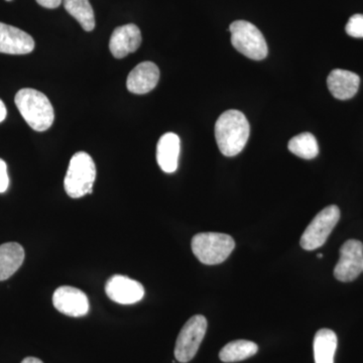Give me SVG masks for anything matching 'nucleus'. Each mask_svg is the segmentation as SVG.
I'll return each mask as SVG.
<instances>
[{
	"instance_id": "obj_1",
	"label": "nucleus",
	"mask_w": 363,
	"mask_h": 363,
	"mask_svg": "<svg viewBox=\"0 0 363 363\" xmlns=\"http://www.w3.org/2000/svg\"><path fill=\"white\" fill-rule=\"evenodd\" d=\"M250 126L247 117L238 111L223 112L215 124L217 145L224 156H238L250 138Z\"/></svg>"
},
{
	"instance_id": "obj_2",
	"label": "nucleus",
	"mask_w": 363,
	"mask_h": 363,
	"mask_svg": "<svg viewBox=\"0 0 363 363\" xmlns=\"http://www.w3.org/2000/svg\"><path fill=\"white\" fill-rule=\"evenodd\" d=\"M14 102L21 116L33 130H48L54 123V108L44 93L25 88L16 93Z\"/></svg>"
},
{
	"instance_id": "obj_3",
	"label": "nucleus",
	"mask_w": 363,
	"mask_h": 363,
	"mask_svg": "<svg viewBox=\"0 0 363 363\" xmlns=\"http://www.w3.org/2000/svg\"><path fill=\"white\" fill-rule=\"evenodd\" d=\"M96 174V166L90 155L85 152H76L71 157L64 180V187L69 197L78 199L91 194Z\"/></svg>"
},
{
	"instance_id": "obj_4",
	"label": "nucleus",
	"mask_w": 363,
	"mask_h": 363,
	"mask_svg": "<svg viewBox=\"0 0 363 363\" xmlns=\"http://www.w3.org/2000/svg\"><path fill=\"white\" fill-rule=\"evenodd\" d=\"M192 252L207 266L222 264L235 248V241L225 233H203L192 238Z\"/></svg>"
},
{
	"instance_id": "obj_5",
	"label": "nucleus",
	"mask_w": 363,
	"mask_h": 363,
	"mask_svg": "<svg viewBox=\"0 0 363 363\" xmlns=\"http://www.w3.org/2000/svg\"><path fill=\"white\" fill-rule=\"evenodd\" d=\"M231 44L247 58L260 61L267 58V40L262 32L252 23L245 21H233L229 26Z\"/></svg>"
},
{
	"instance_id": "obj_6",
	"label": "nucleus",
	"mask_w": 363,
	"mask_h": 363,
	"mask_svg": "<svg viewBox=\"0 0 363 363\" xmlns=\"http://www.w3.org/2000/svg\"><path fill=\"white\" fill-rule=\"evenodd\" d=\"M339 219L340 209L336 205L324 208L306 228L301 238V247L305 250H315L323 247Z\"/></svg>"
},
{
	"instance_id": "obj_7",
	"label": "nucleus",
	"mask_w": 363,
	"mask_h": 363,
	"mask_svg": "<svg viewBox=\"0 0 363 363\" xmlns=\"http://www.w3.org/2000/svg\"><path fill=\"white\" fill-rule=\"evenodd\" d=\"M207 330V320L195 315L186 322L177 338L175 357L179 362L187 363L197 354Z\"/></svg>"
},
{
	"instance_id": "obj_8",
	"label": "nucleus",
	"mask_w": 363,
	"mask_h": 363,
	"mask_svg": "<svg viewBox=\"0 0 363 363\" xmlns=\"http://www.w3.org/2000/svg\"><path fill=\"white\" fill-rule=\"evenodd\" d=\"M363 272V245L359 240L346 241L340 248L334 277L343 283L354 281Z\"/></svg>"
},
{
	"instance_id": "obj_9",
	"label": "nucleus",
	"mask_w": 363,
	"mask_h": 363,
	"mask_svg": "<svg viewBox=\"0 0 363 363\" xmlns=\"http://www.w3.org/2000/svg\"><path fill=\"white\" fill-rule=\"evenodd\" d=\"M52 304L60 313L70 317L85 316L90 310L87 295L70 286H60L55 291Z\"/></svg>"
},
{
	"instance_id": "obj_10",
	"label": "nucleus",
	"mask_w": 363,
	"mask_h": 363,
	"mask_svg": "<svg viewBox=\"0 0 363 363\" xmlns=\"http://www.w3.org/2000/svg\"><path fill=\"white\" fill-rule=\"evenodd\" d=\"M107 297L117 304L131 305L145 297V288L140 281L128 277L116 274L105 285Z\"/></svg>"
},
{
	"instance_id": "obj_11",
	"label": "nucleus",
	"mask_w": 363,
	"mask_h": 363,
	"mask_svg": "<svg viewBox=\"0 0 363 363\" xmlns=\"http://www.w3.org/2000/svg\"><path fill=\"white\" fill-rule=\"evenodd\" d=\"M142 44V33L133 23L118 26L112 33L109 50L116 59H123L138 51Z\"/></svg>"
},
{
	"instance_id": "obj_12",
	"label": "nucleus",
	"mask_w": 363,
	"mask_h": 363,
	"mask_svg": "<svg viewBox=\"0 0 363 363\" xmlns=\"http://www.w3.org/2000/svg\"><path fill=\"white\" fill-rule=\"evenodd\" d=\"M35 49V40L28 33L16 26L0 23V52L9 55L30 54Z\"/></svg>"
},
{
	"instance_id": "obj_13",
	"label": "nucleus",
	"mask_w": 363,
	"mask_h": 363,
	"mask_svg": "<svg viewBox=\"0 0 363 363\" xmlns=\"http://www.w3.org/2000/svg\"><path fill=\"white\" fill-rule=\"evenodd\" d=\"M160 70L152 62H143L130 72L126 87L133 94H147L159 83Z\"/></svg>"
},
{
	"instance_id": "obj_14",
	"label": "nucleus",
	"mask_w": 363,
	"mask_h": 363,
	"mask_svg": "<svg viewBox=\"0 0 363 363\" xmlns=\"http://www.w3.org/2000/svg\"><path fill=\"white\" fill-rule=\"evenodd\" d=\"M359 84L360 78L357 74L341 69L332 71L327 78L329 91L339 100H347L355 96Z\"/></svg>"
},
{
	"instance_id": "obj_15",
	"label": "nucleus",
	"mask_w": 363,
	"mask_h": 363,
	"mask_svg": "<svg viewBox=\"0 0 363 363\" xmlns=\"http://www.w3.org/2000/svg\"><path fill=\"white\" fill-rule=\"evenodd\" d=\"M180 156V138L174 133H164L157 145V162L164 173L177 171Z\"/></svg>"
},
{
	"instance_id": "obj_16",
	"label": "nucleus",
	"mask_w": 363,
	"mask_h": 363,
	"mask_svg": "<svg viewBox=\"0 0 363 363\" xmlns=\"http://www.w3.org/2000/svg\"><path fill=\"white\" fill-rule=\"evenodd\" d=\"M26 253L18 242H6L0 245V281H6L18 271L23 264Z\"/></svg>"
},
{
	"instance_id": "obj_17",
	"label": "nucleus",
	"mask_w": 363,
	"mask_h": 363,
	"mask_svg": "<svg viewBox=\"0 0 363 363\" xmlns=\"http://www.w3.org/2000/svg\"><path fill=\"white\" fill-rule=\"evenodd\" d=\"M315 363H334L337 350V336L330 329H320L314 337Z\"/></svg>"
},
{
	"instance_id": "obj_18",
	"label": "nucleus",
	"mask_w": 363,
	"mask_h": 363,
	"mask_svg": "<svg viewBox=\"0 0 363 363\" xmlns=\"http://www.w3.org/2000/svg\"><path fill=\"white\" fill-rule=\"evenodd\" d=\"M257 351L259 346L252 341H231L222 348L219 358L226 363L242 362L257 354Z\"/></svg>"
},
{
	"instance_id": "obj_19",
	"label": "nucleus",
	"mask_w": 363,
	"mask_h": 363,
	"mask_svg": "<svg viewBox=\"0 0 363 363\" xmlns=\"http://www.w3.org/2000/svg\"><path fill=\"white\" fill-rule=\"evenodd\" d=\"M64 7L86 32L94 30V11L89 0H64Z\"/></svg>"
},
{
	"instance_id": "obj_20",
	"label": "nucleus",
	"mask_w": 363,
	"mask_h": 363,
	"mask_svg": "<svg viewBox=\"0 0 363 363\" xmlns=\"http://www.w3.org/2000/svg\"><path fill=\"white\" fill-rule=\"evenodd\" d=\"M288 147L292 154L301 159L313 160L319 154V145L316 138L310 133L294 136L289 142Z\"/></svg>"
},
{
	"instance_id": "obj_21",
	"label": "nucleus",
	"mask_w": 363,
	"mask_h": 363,
	"mask_svg": "<svg viewBox=\"0 0 363 363\" xmlns=\"http://www.w3.org/2000/svg\"><path fill=\"white\" fill-rule=\"evenodd\" d=\"M348 35L357 39H363V14L351 16L345 28Z\"/></svg>"
},
{
	"instance_id": "obj_22",
	"label": "nucleus",
	"mask_w": 363,
	"mask_h": 363,
	"mask_svg": "<svg viewBox=\"0 0 363 363\" xmlns=\"http://www.w3.org/2000/svg\"><path fill=\"white\" fill-rule=\"evenodd\" d=\"M9 178L7 174L6 162L0 159V193H4L9 189Z\"/></svg>"
},
{
	"instance_id": "obj_23",
	"label": "nucleus",
	"mask_w": 363,
	"mask_h": 363,
	"mask_svg": "<svg viewBox=\"0 0 363 363\" xmlns=\"http://www.w3.org/2000/svg\"><path fill=\"white\" fill-rule=\"evenodd\" d=\"M40 6L43 7H45V9H57L61 6L62 1L63 0H35Z\"/></svg>"
},
{
	"instance_id": "obj_24",
	"label": "nucleus",
	"mask_w": 363,
	"mask_h": 363,
	"mask_svg": "<svg viewBox=\"0 0 363 363\" xmlns=\"http://www.w3.org/2000/svg\"><path fill=\"white\" fill-rule=\"evenodd\" d=\"M7 116V111L6 104H4V101H2L1 99H0V123H2V121L6 119V117Z\"/></svg>"
},
{
	"instance_id": "obj_25",
	"label": "nucleus",
	"mask_w": 363,
	"mask_h": 363,
	"mask_svg": "<svg viewBox=\"0 0 363 363\" xmlns=\"http://www.w3.org/2000/svg\"><path fill=\"white\" fill-rule=\"evenodd\" d=\"M21 363H44L42 360L37 357H26Z\"/></svg>"
},
{
	"instance_id": "obj_26",
	"label": "nucleus",
	"mask_w": 363,
	"mask_h": 363,
	"mask_svg": "<svg viewBox=\"0 0 363 363\" xmlns=\"http://www.w3.org/2000/svg\"><path fill=\"white\" fill-rule=\"evenodd\" d=\"M323 257V255H322V253H319V255H318V257Z\"/></svg>"
},
{
	"instance_id": "obj_27",
	"label": "nucleus",
	"mask_w": 363,
	"mask_h": 363,
	"mask_svg": "<svg viewBox=\"0 0 363 363\" xmlns=\"http://www.w3.org/2000/svg\"><path fill=\"white\" fill-rule=\"evenodd\" d=\"M7 1H11V0H7Z\"/></svg>"
}]
</instances>
